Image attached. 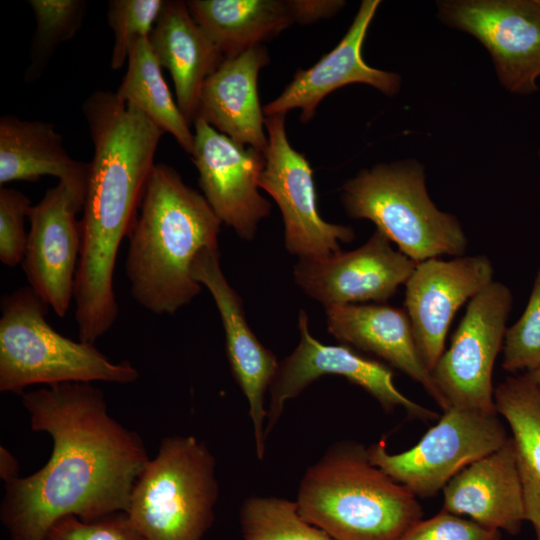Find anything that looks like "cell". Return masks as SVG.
<instances>
[{
    "mask_svg": "<svg viewBox=\"0 0 540 540\" xmlns=\"http://www.w3.org/2000/svg\"><path fill=\"white\" fill-rule=\"evenodd\" d=\"M35 432L53 447L46 464L5 483L0 519L10 540H46L68 516L85 521L126 512L150 460L141 437L109 413L102 390L86 382L21 394Z\"/></svg>",
    "mask_w": 540,
    "mask_h": 540,
    "instance_id": "6da1fadb",
    "label": "cell"
},
{
    "mask_svg": "<svg viewBox=\"0 0 540 540\" xmlns=\"http://www.w3.org/2000/svg\"><path fill=\"white\" fill-rule=\"evenodd\" d=\"M94 146L89 163L75 286L79 340L95 343L114 325V270L120 244L137 218L165 133L136 105L98 90L83 103Z\"/></svg>",
    "mask_w": 540,
    "mask_h": 540,
    "instance_id": "7a4b0ae2",
    "label": "cell"
},
{
    "mask_svg": "<svg viewBox=\"0 0 540 540\" xmlns=\"http://www.w3.org/2000/svg\"><path fill=\"white\" fill-rule=\"evenodd\" d=\"M221 224L205 197L173 167L155 164L128 235L125 274L133 299L158 315L189 304L202 289L192 263L202 249L218 247Z\"/></svg>",
    "mask_w": 540,
    "mask_h": 540,
    "instance_id": "3957f363",
    "label": "cell"
},
{
    "mask_svg": "<svg viewBox=\"0 0 540 540\" xmlns=\"http://www.w3.org/2000/svg\"><path fill=\"white\" fill-rule=\"evenodd\" d=\"M295 502L334 540H399L423 516L417 497L354 441L334 443L306 469Z\"/></svg>",
    "mask_w": 540,
    "mask_h": 540,
    "instance_id": "277c9868",
    "label": "cell"
},
{
    "mask_svg": "<svg viewBox=\"0 0 540 540\" xmlns=\"http://www.w3.org/2000/svg\"><path fill=\"white\" fill-rule=\"evenodd\" d=\"M49 305L30 286L1 298L0 391L22 394L35 384L103 381L128 384L139 377L129 362H113L94 343L74 341L47 322Z\"/></svg>",
    "mask_w": 540,
    "mask_h": 540,
    "instance_id": "5b68a950",
    "label": "cell"
},
{
    "mask_svg": "<svg viewBox=\"0 0 540 540\" xmlns=\"http://www.w3.org/2000/svg\"><path fill=\"white\" fill-rule=\"evenodd\" d=\"M341 202L348 216L367 219L416 263L460 257L467 237L459 220L431 201L423 166L416 160L382 163L347 180Z\"/></svg>",
    "mask_w": 540,
    "mask_h": 540,
    "instance_id": "8992f818",
    "label": "cell"
},
{
    "mask_svg": "<svg viewBox=\"0 0 540 540\" xmlns=\"http://www.w3.org/2000/svg\"><path fill=\"white\" fill-rule=\"evenodd\" d=\"M218 496L216 460L206 443L169 436L137 478L125 514L144 540H203Z\"/></svg>",
    "mask_w": 540,
    "mask_h": 540,
    "instance_id": "52a82bcc",
    "label": "cell"
},
{
    "mask_svg": "<svg viewBox=\"0 0 540 540\" xmlns=\"http://www.w3.org/2000/svg\"><path fill=\"white\" fill-rule=\"evenodd\" d=\"M498 413L451 407L412 448L392 454L383 440L371 444V462L416 497L435 496L462 469L508 440Z\"/></svg>",
    "mask_w": 540,
    "mask_h": 540,
    "instance_id": "ba28073f",
    "label": "cell"
},
{
    "mask_svg": "<svg viewBox=\"0 0 540 540\" xmlns=\"http://www.w3.org/2000/svg\"><path fill=\"white\" fill-rule=\"evenodd\" d=\"M512 304V292L498 281L469 301L449 348L432 370L450 408L497 413L492 373Z\"/></svg>",
    "mask_w": 540,
    "mask_h": 540,
    "instance_id": "9c48e42d",
    "label": "cell"
},
{
    "mask_svg": "<svg viewBox=\"0 0 540 540\" xmlns=\"http://www.w3.org/2000/svg\"><path fill=\"white\" fill-rule=\"evenodd\" d=\"M300 341L293 352L279 362L270 385L265 439L283 414L285 404L301 394L322 376L338 375L360 386L387 412L403 408L409 416L436 420V412L410 400L394 384L393 372L384 363L365 357L346 344L326 345L315 339L308 326V316L301 309L298 317Z\"/></svg>",
    "mask_w": 540,
    "mask_h": 540,
    "instance_id": "30bf717a",
    "label": "cell"
},
{
    "mask_svg": "<svg viewBox=\"0 0 540 540\" xmlns=\"http://www.w3.org/2000/svg\"><path fill=\"white\" fill-rule=\"evenodd\" d=\"M437 7L443 23L469 33L489 51L508 91L538 90L540 0H447Z\"/></svg>",
    "mask_w": 540,
    "mask_h": 540,
    "instance_id": "8fae6325",
    "label": "cell"
},
{
    "mask_svg": "<svg viewBox=\"0 0 540 540\" xmlns=\"http://www.w3.org/2000/svg\"><path fill=\"white\" fill-rule=\"evenodd\" d=\"M268 144L259 187L277 203L290 254L315 258L340 251L339 242L355 238L352 227L325 221L319 214L312 169L304 154L289 143L285 115L265 117Z\"/></svg>",
    "mask_w": 540,
    "mask_h": 540,
    "instance_id": "7c38bea8",
    "label": "cell"
},
{
    "mask_svg": "<svg viewBox=\"0 0 540 540\" xmlns=\"http://www.w3.org/2000/svg\"><path fill=\"white\" fill-rule=\"evenodd\" d=\"M191 154L203 196L220 221L244 240H252L271 204L259 193L263 151L240 144L196 117Z\"/></svg>",
    "mask_w": 540,
    "mask_h": 540,
    "instance_id": "4fadbf2b",
    "label": "cell"
},
{
    "mask_svg": "<svg viewBox=\"0 0 540 540\" xmlns=\"http://www.w3.org/2000/svg\"><path fill=\"white\" fill-rule=\"evenodd\" d=\"M416 262L395 250L377 229L360 247L322 257L299 258L295 283L325 308L373 301L384 303L405 285Z\"/></svg>",
    "mask_w": 540,
    "mask_h": 540,
    "instance_id": "5bb4252c",
    "label": "cell"
},
{
    "mask_svg": "<svg viewBox=\"0 0 540 540\" xmlns=\"http://www.w3.org/2000/svg\"><path fill=\"white\" fill-rule=\"evenodd\" d=\"M493 275V265L486 255L448 261L431 258L416 264L405 283L404 310L419 354L431 373L445 351L454 315L494 281Z\"/></svg>",
    "mask_w": 540,
    "mask_h": 540,
    "instance_id": "9a60e30c",
    "label": "cell"
},
{
    "mask_svg": "<svg viewBox=\"0 0 540 540\" xmlns=\"http://www.w3.org/2000/svg\"><path fill=\"white\" fill-rule=\"evenodd\" d=\"M193 278L208 289L214 299L225 331L226 353L232 375L246 397L253 427L256 456L265 454V395L276 374L279 361L250 329L242 299L225 278L218 247L202 249L191 267Z\"/></svg>",
    "mask_w": 540,
    "mask_h": 540,
    "instance_id": "2e32d148",
    "label": "cell"
},
{
    "mask_svg": "<svg viewBox=\"0 0 540 540\" xmlns=\"http://www.w3.org/2000/svg\"><path fill=\"white\" fill-rule=\"evenodd\" d=\"M82 211L67 186L58 182L32 205L30 231L22 267L34 292L65 317L74 300L75 277L81 250Z\"/></svg>",
    "mask_w": 540,
    "mask_h": 540,
    "instance_id": "e0dca14e",
    "label": "cell"
},
{
    "mask_svg": "<svg viewBox=\"0 0 540 540\" xmlns=\"http://www.w3.org/2000/svg\"><path fill=\"white\" fill-rule=\"evenodd\" d=\"M378 0L361 2L348 31L329 53L308 69H299L282 93L263 108L265 117L301 111L300 120L310 121L319 103L331 92L345 85L362 83L393 96L401 86L398 74L369 66L362 57L368 28L379 7Z\"/></svg>",
    "mask_w": 540,
    "mask_h": 540,
    "instance_id": "ac0fdd59",
    "label": "cell"
},
{
    "mask_svg": "<svg viewBox=\"0 0 540 540\" xmlns=\"http://www.w3.org/2000/svg\"><path fill=\"white\" fill-rule=\"evenodd\" d=\"M328 332L342 344L372 353L419 383L444 411L450 406L416 346L404 309L382 303L325 308Z\"/></svg>",
    "mask_w": 540,
    "mask_h": 540,
    "instance_id": "d6986e66",
    "label": "cell"
},
{
    "mask_svg": "<svg viewBox=\"0 0 540 540\" xmlns=\"http://www.w3.org/2000/svg\"><path fill=\"white\" fill-rule=\"evenodd\" d=\"M442 510L511 535L526 521L512 438L457 473L443 488Z\"/></svg>",
    "mask_w": 540,
    "mask_h": 540,
    "instance_id": "ffe728a7",
    "label": "cell"
},
{
    "mask_svg": "<svg viewBox=\"0 0 540 540\" xmlns=\"http://www.w3.org/2000/svg\"><path fill=\"white\" fill-rule=\"evenodd\" d=\"M269 61L263 45L225 58L202 87L196 117L203 118L232 140L264 152L268 138L257 79Z\"/></svg>",
    "mask_w": 540,
    "mask_h": 540,
    "instance_id": "44dd1931",
    "label": "cell"
},
{
    "mask_svg": "<svg viewBox=\"0 0 540 540\" xmlns=\"http://www.w3.org/2000/svg\"><path fill=\"white\" fill-rule=\"evenodd\" d=\"M148 40L159 64L172 76L179 109L193 123L202 87L224 56L193 19L186 1H165Z\"/></svg>",
    "mask_w": 540,
    "mask_h": 540,
    "instance_id": "7402d4cb",
    "label": "cell"
},
{
    "mask_svg": "<svg viewBox=\"0 0 540 540\" xmlns=\"http://www.w3.org/2000/svg\"><path fill=\"white\" fill-rule=\"evenodd\" d=\"M90 165L71 158L52 123L0 118V185L53 176L64 183L83 210Z\"/></svg>",
    "mask_w": 540,
    "mask_h": 540,
    "instance_id": "603a6c76",
    "label": "cell"
},
{
    "mask_svg": "<svg viewBox=\"0 0 540 540\" xmlns=\"http://www.w3.org/2000/svg\"><path fill=\"white\" fill-rule=\"evenodd\" d=\"M186 4L224 58L261 45L295 22L290 1L190 0Z\"/></svg>",
    "mask_w": 540,
    "mask_h": 540,
    "instance_id": "cb8c5ba5",
    "label": "cell"
},
{
    "mask_svg": "<svg viewBox=\"0 0 540 540\" xmlns=\"http://www.w3.org/2000/svg\"><path fill=\"white\" fill-rule=\"evenodd\" d=\"M496 411L512 431L526 520L540 528V390L528 373L507 377L494 389Z\"/></svg>",
    "mask_w": 540,
    "mask_h": 540,
    "instance_id": "d4e9b609",
    "label": "cell"
},
{
    "mask_svg": "<svg viewBox=\"0 0 540 540\" xmlns=\"http://www.w3.org/2000/svg\"><path fill=\"white\" fill-rule=\"evenodd\" d=\"M115 93L123 102L136 105L165 133L171 134L187 153L192 154L194 132L173 100L148 38L135 42L125 76Z\"/></svg>",
    "mask_w": 540,
    "mask_h": 540,
    "instance_id": "484cf974",
    "label": "cell"
},
{
    "mask_svg": "<svg viewBox=\"0 0 540 540\" xmlns=\"http://www.w3.org/2000/svg\"><path fill=\"white\" fill-rule=\"evenodd\" d=\"M243 540H334L306 521L295 501L275 496H250L239 513Z\"/></svg>",
    "mask_w": 540,
    "mask_h": 540,
    "instance_id": "4316f807",
    "label": "cell"
},
{
    "mask_svg": "<svg viewBox=\"0 0 540 540\" xmlns=\"http://www.w3.org/2000/svg\"><path fill=\"white\" fill-rule=\"evenodd\" d=\"M36 21L27 68V82L36 80L55 49L80 29L87 3L84 0H29Z\"/></svg>",
    "mask_w": 540,
    "mask_h": 540,
    "instance_id": "83f0119b",
    "label": "cell"
},
{
    "mask_svg": "<svg viewBox=\"0 0 540 540\" xmlns=\"http://www.w3.org/2000/svg\"><path fill=\"white\" fill-rule=\"evenodd\" d=\"M165 0H110L108 24L114 33L111 68L118 70L140 38H149Z\"/></svg>",
    "mask_w": 540,
    "mask_h": 540,
    "instance_id": "f1b7e54d",
    "label": "cell"
},
{
    "mask_svg": "<svg viewBox=\"0 0 540 540\" xmlns=\"http://www.w3.org/2000/svg\"><path fill=\"white\" fill-rule=\"evenodd\" d=\"M502 368L531 372L540 366V265L527 305L520 318L506 329Z\"/></svg>",
    "mask_w": 540,
    "mask_h": 540,
    "instance_id": "f546056e",
    "label": "cell"
},
{
    "mask_svg": "<svg viewBox=\"0 0 540 540\" xmlns=\"http://www.w3.org/2000/svg\"><path fill=\"white\" fill-rule=\"evenodd\" d=\"M31 200L14 188H0V260L8 267L22 263L28 241L24 220Z\"/></svg>",
    "mask_w": 540,
    "mask_h": 540,
    "instance_id": "4dcf8cb0",
    "label": "cell"
},
{
    "mask_svg": "<svg viewBox=\"0 0 540 540\" xmlns=\"http://www.w3.org/2000/svg\"><path fill=\"white\" fill-rule=\"evenodd\" d=\"M46 540H144L124 512L85 521L68 516L57 521Z\"/></svg>",
    "mask_w": 540,
    "mask_h": 540,
    "instance_id": "1f68e13d",
    "label": "cell"
},
{
    "mask_svg": "<svg viewBox=\"0 0 540 540\" xmlns=\"http://www.w3.org/2000/svg\"><path fill=\"white\" fill-rule=\"evenodd\" d=\"M499 530L444 510L414 524L399 540H500Z\"/></svg>",
    "mask_w": 540,
    "mask_h": 540,
    "instance_id": "d6a6232c",
    "label": "cell"
},
{
    "mask_svg": "<svg viewBox=\"0 0 540 540\" xmlns=\"http://www.w3.org/2000/svg\"><path fill=\"white\" fill-rule=\"evenodd\" d=\"M295 22L312 23L321 18H328L338 12L344 1L332 0H289Z\"/></svg>",
    "mask_w": 540,
    "mask_h": 540,
    "instance_id": "836d02e7",
    "label": "cell"
},
{
    "mask_svg": "<svg viewBox=\"0 0 540 540\" xmlns=\"http://www.w3.org/2000/svg\"><path fill=\"white\" fill-rule=\"evenodd\" d=\"M19 474V463L5 447H0V477L6 483Z\"/></svg>",
    "mask_w": 540,
    "mask_h": 540,
    "instance_id": "e575fe53",
    "label": "cell"
},
{
    "mask_svg": "<svg viewBox=\"0 0 540 540\" xmlns=\"http://www.w3.org/2000/svg\"><path fill=\"white\" fill-rule=\"evenodd\" d=\"M526 373L529 374L531 379L534 381V383L537 385V387L540 390V366L538 368H536L535 370H533L531 372H526Z\"/></svg>",
    "mask_w": 540,
    "mask_h": 540,
    "instance_id": "d590c367",
    "label": "cell"
},
{
    "mask_svg": "<svg viewBox=\"0 0 540 540\" xmlns=\"http://www.w3.org/2000/svg\"><path fill=\"white\" fill-rule=\"evenodd\" d=\"M536 540H540V528L536 530Z\"/></svg>",
    "mask_w": 540,
    "mask_h": 540,
    "instance_id": "8d00e7d4",
    "label": "cell"
},
{
    "mask_svg": "<svg viewBox=\"0 0 540 540\" xmlns=\"http://www.w3.org/2000/svg\"><path fill=\"white\" fill-rule=\"evenodd\" d=\"M539 160H540V150H539Z\"/></svg>",
    "mask_w": 540,
    "mask_h": 540,
    "instance_id": "74e56055",
    "label": "cell"
}]
</instances>
